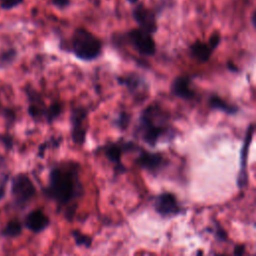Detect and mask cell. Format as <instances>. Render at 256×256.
<instances>
[{"label":"cell","instance_id":"1f68e13d","mask_svg":"<svg viewBox=\"0 0 256 256\" xmlns=\"http://www.w3.org/2000/svg\"><path fill=\"white\" fill-rule=\"evenodd\" d=\"M255 256H256V255H255Z\"/></svg>","mask_w":256,"mask_h":256},{"label":"cell","instance_id":"6da1fadb","mask_svg":"<svg viewBox=\"0 0 256 256\" xmlns=\"http://www.w3.org/2000/svg\"><path fill=\"white\" fill-rule=\"evenodd\" d=\"M78 171V165L73 162L61 163L53 167L46 188L48 197L61 206H67L76 200L81 193Z\"/></svg>","mask_w":256,"mask_h":256},{"label":"cell","instance_id":"44dd1931","mask_svg":"<svg viewBox=\"0 0 256 256\" xmlns=\"http://www.w3.org/2000/svg\"><path fill=\"white\" fill-rule=\"evenodd\" d=\"M130 123V115L126 112H122L118 115L117 119L115 120V124L120 129H126Z\"/></svg>","mask_w":256,"mask_h":256},{"label":"cell","instance_id":"603a6c76","mask_svg":"<svg viewBox=\"0 0 256 256\" xmlns=\"http://www.w3.org/2000/svg\"><path fill=\"white\" fill-rule=\"evenodd\" d=\"M16 57V51L15 50H9V51H6L0 58V62L1 64H9L11 63L12 60H14V58Z\"/></svg>","mask_w":256,"mask_h":256},{"label":"cell","instance_id":"4316f807","mask_svg":"<svg viewBox=\"0 0 256 256\" xmlns=\"http://www.w3.org/2000/svg\"><path fill=\"white\" fill-rule=\"evenodd\" d=\"M4 194H5V184L0 186V199L4 196Z\"/></svg>","mask_w":256,"mask_h":256},{"label":"cell","instance_id":"9c48e42d","mask_svg":"<svg viewBox=\"0 0 256 256\" xmlns=\"http://www.w3.org/2000/svg\"><path fill=\"white\" fill-rule=\"evenodd\" d=\"M132 16L134 20L139 25V28L153 34L157 31V20L155 13L145 7L143 4H137L132 11Z\"/></svg>","mask_w":256,"mask_h":256},{"label":"cell","instance_id":"7a4b0ae2","mask_svg":"<svg viewBox=\"0 0 256 256\" xmlns=\"http://www.w3.org/2000/svg\"><path fill=\"white\" fill-rule=\"evenodd\" d=\"M166 116L157 106H148L141 114L138 125V133L150 146H155L168 129L165 126Z\"/></svg>","mask_w":256,"mask_h":256},{"label":"cell","instance_id":"7402d4cb","mask_svg":"<svg viewBox=\"0 0 256 256\" xmlns=\"http://www.w3.org/2000/svg\"><path fill=\"white\" fill-rule=\"evenodd\" d=\"M23 3V0H0V6L4 10H11Z\"/></svg>","mask_w":256,"mask_h":256},{"label":"cell","instance_id":"8fae6325","mask_svg":"<svg viewBox=\"0 0 256 256\" xmlns=\"http://www.w3.org/2000/svg\"><path fill=\"white\" fill-rule=\"evenodd\" d=\"M49 224L50 220L42 210H34L30 212L25 219V226L34 233L44 231Z\"/></svg>","mask_w":256,"mask_h":256},{"label":"cell","instance_id":"4fadbf2b","mask_svg":"<svg viewBox=\"0 0 256 256\" xmlns=\"http://www.w3.org/2000/svg\"><path fill=\"white\" fill-rule=\"evenodd\" d=\"M252 136H253V127H250L247 131L245 140H244V144H243V148L241 150V173L239 176V187H243L247 181V177H246V163H247V157H248V151H249V147L251 144V140H252Z\"/></svg>","mask_w":256,"mask_h":256},{"label":"cell","instance_id":"5b68a950","mask_svg":"<svg viewBox=\"0 0 256 256\" xmlns=\"http://www.w3.org/2000/svg\"><path fill=\"white\" fill-rule=\"evenodd\" d=\"M87 119L88 109L83 106L74 107L70 114L71 123V137L76 145L82 146L87 138Z\"/></svg>","mask_w":256,"mask_h":256},{"label":"cell","instance_id":"4dcf8cb0","mask_svg":"<svg viewBox=\"0 0 256 256\" xmlns=\"http://www.w3.org/2000/svg\"><path fill=\"white\" fill-rule=\"evenodd\" d=\"M0 109H1V106H0Z\"/></svg>","mask_w":256,"mask_h":256},{"label":"cell","instance_id":"d4e9b609","mask_svg":"<svg viewBox=\"0 0 256 256\" xmlns=\"http://www.w3.org/2000/svg\"><path fill=\"white\" fill-rule=\"evenodd\" d=\"M219 42H220V36H219V34H214V35L210 38L208 45H209L210 48L213 50V49H215V48L218 46Z\"/></svg>","mask_w":256,"mask_h":256},{"label":"cell","instance_id":"2e32d148","mask_svg":"<svg viewBox=\"0 0 256 256\" xmlns=\"http://www.w3.org/2000/svg\"><path fill=\"white\" fill-rule=\"evenodd\" d=\"M192 55L195 59H197L200 62H206L211 56L212 49L208 44L202 43V42H196L191 47Z\"/></svg>","mask_w":256,"mask_h":256},{"label":"cell","instance_id":"ac0fdd59","mask_svg":"<svg viewBox=\"0 0 256 256\" xmlns=\"http://www.w3.org/2000/svg\"><path fill=\"white\" fill-rule=\"evenodd\" d=\"M64 110V106L61 102H54L52 103L49 108H48V113H47V118H46V122L51 124L54 121H56L60 115L62 114Z\"/></svg>","mask_w":256,"mask_h":256},{"label":"cell","instance_id":"8992f818","mask_svg":"<svg viewBox=\"0 0 256 256\" xmlns=\"http://www.w3.org/2000/svg\"><path fill=\"white\" fill-rule=\"evenodd\" d=\"M126 38L131 46L144 56H152L156 52V44L152 34L137 28L132 29L126 34Z\"/></svg>","mask_w":256,"mask_h":256},{"label":"cell","instance_id":"f546056e","mask_svg":"<svg viewBox=\"0 0 256 256\" xmlns=\"http://www.w3.org/2000/svg\"><path fill=\"white\" fill-rule=\"evenodd\" d=\"M217 256H226V255H217Z\"/></svg>","mask_w":256,"mask_h":256},{"label":"cell","instance_id":"f1b7e54d","mask_svg":"<svg viewBox=\"0 0 256 256\" xmlns=\"http://www.w3.org/2000/svg\"><path fill=\"white\" fill-rule=\"evenodd\" d=\"M253 24H254V26L256 27V12H255V14H254V16H253Z\"/></svg>","mask_w":256,"mask_h":256},{"label":"cell","instance_id":"484cf974","mask_svg":"<svg viewBox=\"0 0 256 256\" xmlns=\"http://www.w3.org/2000/svg\"><path fill=\"white\" fill-rule=\"evenodd\" d=\"M244 252H245V248L243 245H237L234 249V254L236 256H243Z\"/></svg>","mask_w":256,"mask_h":256},{"label":"cell","instance_id":"cb8c5ba5","mask_svg":"<svg viewBox=\"0 0 256 256\" xmlns=\"http://www.w3.org/2000/svg\"><path fill=\"white\" fill-rule=\"evenodd\" d=\"M51 3L58 9H64L70 5V0H51Z\"/></svg>","mask_w":256,"mask_h":256},{"label":"cell","instance_id":"e0dca14e","mask_svg":"<svg viewBox=\"0 0 256 256\" xmlns=\"http://www.w3.org/2000/svg\"><path fill=\"white\" fill-rule=\"evenodd\" d=\"M210 106L214 109L221 110L227 114H234L238 111V108L232 106L217 96H213L210 99Z\"/></svg>","mask_w":256,"mask_h":256},{"label":"cell","instance_id":"30bf717a","mask_svg":"<svg viewBox=\"0 0 256 256\" xmlns=\"http://www.w3.org/2000/svg\"><path fill=\"white\" fill-rule=\"evenodd\" d=\"M155 209L162 216H170L178 213L179 207L173 194L163 193L155 201Z\"/></svg>","mask_w":256,"mask_h":256},{"label":"cell","instance_id":"83f0119b","mask_svg":"<svg viewBox=\"0 0 256 256\" xmlns=\"http://www.w3.org/2000/svg\"><path fill=\"white\" fill-rule=\"evenodd\" d=\"M129 3H131V4H136V3H138V1L139 0H127Z\"/></svg>","mask_w":256,"mask_h":256},{"label":"cell","instance_id":"5bb4252c","mask_svg":"<svg viewBox=\"0 0 256 256\" xmlns=\"http://www.w3.org/2000/svg\"><path fill=\"white\" fill-rule=\"evenodd\" d=\"M190 80L187 77H178L172 84V93L182 99H190L193 96V91L189 87Z\"/></svg>","mask_w":256,"mask_h":256},{"label":"cell","instance_id":"d6986e66","mask_svg":"<svg viewBox=\"0 0 256 256\" xmlns=\"http://www.w3.org/2000/svg\"><path fill=\"white\" fill-rule=\"evenodd\" d=\"M22 232V224L18 220H12L8 222L2 231V234L6 237H17Z\"/></svg>","mask_w":256,"mask_h":256},{"label":"cell","instance_id":"7c38bea8","mask_svg":"<svg viewBox=\"0 0 256 256\" xmlns=\"http://www.w3.org/2000/svg\"><path fill=\"white\" fill-rule=\"evenodd\" d=\"M136 163L143 169L148 171H156L163 163V157L158 153H151L141 150L139 156L136 159Z\"/></svg>","mask_w":256,"mask_h":256},{"label":"cell","instance_id":"ba28073f","mask_svg":"<svg viewBox=\"0 0 256 256\" xmlns=\"http://www.w3.org/2000/svg\"><path fill=\"white\" fill-rule=\"evenodd\" d=\"M25 93L28 98V114L30 117L36 122L46 121L49 106H46L42 96L30 87L26 89Z\"/></svg>","mask_w":256,"mask_h":256},{"label":"cell","instance_id":"9a60e30c","mask_svg":"<svg viewBox=\"0 0 256 256\" xmlns=\"http://www.w3.org/2000/svg\"><path fill=\"white\" fill-rule=\"evenodd\" d=\"M117 81L120 85L125 86L131 93H134L141 89V87L144 85V82L142 79L135 74H129V75H123L120 77H117Z\"/></svg>","mask_w":256,"mask_h":256},{"label":"cell","instance_id":"277c9868","mask_svg":"<svg viewBox=\"0 0 256 256\" xmlns=\"http://www.w3.org/2000/svg\"><path fill=\"white\" fill-rule=\"evenodd\" d=\"M12 196L15 204L23 208L36 195V188L32 180L26 174H18L12 180Z\"/></svg>","mask_w":256,"mask_h":256},{"label":"cell","instance_id":"ffe728a7","mask_svg":"<svg viewBox=\"0 0 256 256\" xmlns=\"http://www.w3.org/2000/svg\"><path fill=\"white\" fill-rule=\"evenodd\" d=\"M75 242L77 243V245L79 246H85V247H89L92 243V239L89 238L87 235L79 232V231H73L72 233Z\"/></svg>","mask_w":256,"mask_h":256},{"label":"cell","instance_id":"3957f363","mask_svg":"<svg viewBox=\"0 0 256 256\" xmlns=\"http://www.w3.org/2000/svg\"><path fill=\"white\" fill-rule=\"evenodd\" d=\"M71 51L81 61L90 62L98 59L103 50L102 41L85 28H76L70 40Z\"/></svg>","mask_w":256,"mask_h":256},{"label":"cell","instance_id":"52a82bcc","mask_svg":"<svg viewBox=\"0 0 256 256\" xmlns=\"http://www.w3.org/2000/svg\"><path fill=\"white\" fill-rule=\"evenodd\" d=\"M138 148L133 142L129 141H119V142H109L99 148L101 152L107 157V159L115 165L116 171L124 172V166L122 164L123 153Z\"/></svg>","mask_w":256,"mask_h":256}]
</instances>
